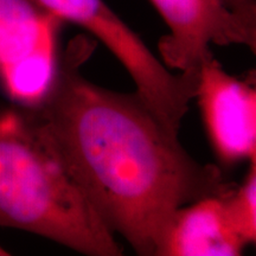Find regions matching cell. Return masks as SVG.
I'll return each mask as SVG.
<instances>
[{"label": "cell", "mask_w": 256, "mask_h": 256, "mask_svg": "<svg viewBox=\"0 0 256 256\" xmlns=\"http://www.w3.org/2000/svg\"><path fill=\"white\" fill-rule=\"evenodd\" d=\"M90 54L87 42L70 44L46 98L28 110L106 226L138 255L156 256L176 211L235 186L192 158L136 92L83 78Z\"/></svg>", "instance_id": "obj_1"}, {"label": "cell", "mask_w": 256, "mask_h": 256, "mask_svg": "<svg viewBox=\"0 0 256 256\" xmlns=\"http://www.w3.org/2000/svg\"><path fill=\"white\" fill-rule=\"evenodd\" d=\"M0 226L90 256L122 247L74 180L31 110L0 104Z\"/></svg>", "instance_id": "obj_2"}, {"label": "cell", "mask_w": 256, "mask_h": 256, "mask_svg": "<svg viewBox=\"0 0 256 256\" xmlns=\"http://www.w3.org/2000/svg\"><path fill=\"white\" fill-rule=\"evenodd\" d=\"M36 2L63 23L78 25L104 43L130 74L136 92L160 124L178 136L188 104L196 98L198 72H170L104 0Z\"/></svg>", "instance_id": "obj_3"}, {"label": "cell", "mask_w": 256, "mask_h": 256, "mask_svg": "<svg viewBox=\"0 0 256 256\" xmlns=\"http://www.w3.org/2000/svg\"><path fill=\"white\" fill-rule=\"evenodd\" d=\"M63 22L36 0H0V88L12 104L32 108L60 66Z\"/></svg>", "instance_id": "obj_4"}, {"label": "cell", "mask_w": 256, "mask_h": 256, "mask_svg": "<svg viewBox=\"0 0 256 256\" xmlns=\"http://www.w3.org/2000/svg\"><path fill=\"white\" fill-rule=\"evenodd\" d=\"M170 34L159 40L162 63L179 72H198L210 46L238 44L256 50V20L230 10L222 0H150Z\"/></svg>", "instance_id": "obj_5"}, {"label": "cell", "mask_w": 256, "mask_h": 256, "mask_svg": "<svg viewBox=\"0 0 256 256\" xmlns=\"http://www.w3.org/2000/svg\"><path fill=\"white\" fill-rule=\"evenodd\" d=\"M214 152L222 165L256 160V89L226 72L212 52L198 68L196 98Z\"/></svg>", "instance_id": "obj_6"}, {"label": "cell", "mask_w": 256, "mask_h": 256, "mask_svg": "<svg viewBox=\"0 0 256 256\" xmlns=\"http://www.w3.org/2000/svg\"><path fill=\"white\" fill-rule=\"evenodd\" d=\"M224 196L200 198L176 211L156 256L243 254L247 244L226 215Z\"/></svg>", "instance_id": "obj_7"}, {"label": "cell", "mask_w": 256, "mask_h": 256, "mask_svg": "<svg viewBox=\"0 0 256 256\" xmlns=\"http://www.w3.org/2000/svg\"><path fill=\"white\" fill-rule=\"evenodd\" d=\"M226 215L246 244L256 241V160L250 162L241 185L224 196Z\"/></svg>", "instance_id": "obj_8"}, {"label": "cell", "mask_w": 256, "mask_h": 256, "mask_svg": "<svg viewBox=\"0 0 256 256\" xmlns=\"http://www.w3.org/2000/svg\"><path fill=\"white\" fill-rule=\"evenodd\" d=\"M230 10L243 17L256 20V2L255 0H222Z\"/></svg>", "instance_id": "obj_9"}]
</instances>
